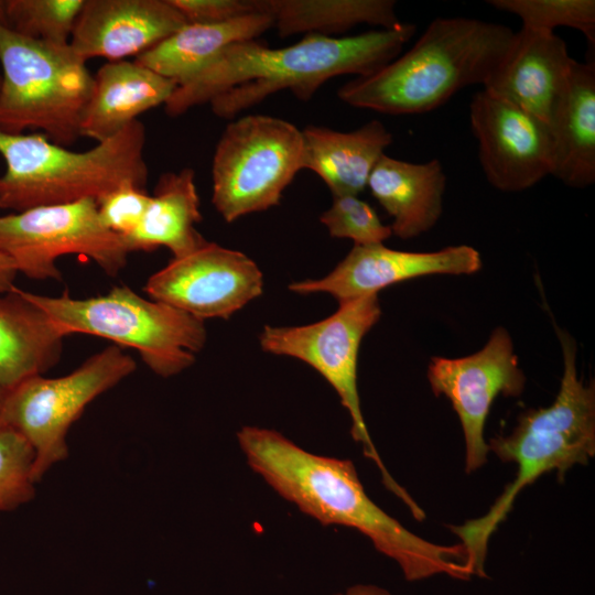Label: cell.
<instances>
[{"label": "cell", "instance_id": "6da1fadb", "mask_svg": "<svg viewBox=\"0 0 595 595\" xmlns=\"http://www.w3.org/2000/svg\"><path fill=\"white\" fill-rule=\"evenodd\" d=\"M237 439L250 468L280 496L324 526L358 530L399 564L408 581L473 576L461 543L440 545L409 531L368 497L351 461L313 454L263 428L244 426Z\"/></svg>", "mask_w": 595, "mask_h": 595}, {"label": "cell", "instance_id": "7a4b0ae2", "mask_svg": "<svg viewBox=\"0 0 595 595\" xmlns=\"http://www.w3.org/2000/svg\"><path fill=\"white\" fill-rule=\"evenodd\" d=\"M416 26L400 23L354 36L305 34L290 46L272 48L257 40L228 46L210 65L177 86L164 110L170 117L209 104L219 118H234L281 90L310 100L328 79L366 77L398 57Z\"/></svg>", "mask_w": 595, "mask_h": 595}, {"label": "cell", "instance_id": "3957f363", "mask_svg": "<svg viewBox=\"0 0 595 595\" xmlns=\"http://www.w3.org/2000/svg\"><path fill=\"white\" fill-rule=\"evenodd\" d=\"M555 326V325H554ZM563 353V376L554 401L530 409L518 418L508 435L490 439L500 461L517 464L515 478L482 517L451 526L464 547L472 574L485 577L488 541L511 511L518 495L540 476L556 472L560 480L575 465H587L595 455V386L584 385L576 370V346L555 326Z\"/></svg>", "mask_w": 595, "mask_h": 595}, {"label": "cell", "instance_id": "277c9868", "mask_svg": "<svg viewBox=\"0 0 595 595\" xmlns=\"http://www.w3.org/2000/svg\"><path fill=\"white\" fill-rule=\"evenodd\" d=\"M513 34L495 22L437 18L403 55L347 82L337 95L353 107L387 115L432 111L465 87L484 86Z\"/></svg>", "mask_w": 595, "mask_h": 595}, {"label": "cell", "instance_id": "5b68a950", "mask_svg": "<svg viewBox=\"0 0 595 595\" xmlns=\"http://www.w3.org/2000/svg\"><path fill=\"white\" fill-rule=\"evenodd\" d=\"M145 141V127L139 120L82 152L55 144L42 133L0 131V155L6 163L0 209L20 213L97 199L126 183L147 188Z\"/></svg>", "mask_w": 595, "mask_h": 595}, {"label": "cell", "instance_id": "8992f818", "mask_svg": "<svg viewBox=\"0 0 595 595\" xmlns=\"http://www.w3.org/2000/svg\"><path fill=\"white\" fill-rule=\"evenodd\" d=\"M0 131L40 130L68 147L80 136L94 77L69 44L20 35L0 23Z\"/></svg>", "mask_w": 595, "mask_h": 595}, {"label": "cell", "instance_id": "52a82bcc", "mask_svg": "<svg viewBox=\"0 0 595 595\" xmlns=\"http://www.w3.org/2000/svg\"><path fill=\"white\" fill-rule=\"evenodd\" d=\"M65 335L88 334L137 350L158 376L167 378L195 363L206 344L204 322L169 304L148 300L127 285L74 299L66 291L47 296L24 291Z\"/></svg>", "mask_w": 595, "mask_h": 595}, {"label": "cell", "instance_id": "ba28073f", "mask_svg": "<svg viewBox=\"0 0 595 595\" xmlns=\"http://www.w3.org/2000/svg\"><path fill=\"white\" fill-rule=\"evenodd\" d=\"M326 318L300 326L266 325L259 335L263 351L289 356L310 365L334 388L351 419L350 433L365 456L378 467L383 485L422 521L424 510L390 475L369 435L357 389V360L365 335L381 316L378 293L338 302Z\"/></svg>", "mask_w": 595, "mask_h": 595}, {"label": "cell", "instance_id": "9c48e42d", "mask_svg": "<svg viewBox=\"0 0 595 595\" xmlns=\"http://www.w3.org/2000/svg\"><path fill=\"white\" fill-rule=\"evenodd\" d=\"M302 162V131L293 123L262 115L230 120L213 156L215 209L232 223L279 205Z\"/></svg>", "mask_w": 595, "mask_h": 595}, {"label": "cell", "instance_id": "30bf717a", "mask_svg": "<svg viewBox=\"0 0 595 595\" xmlns=\"http://www.w3.org/2000/svg\"><path fill=\"white\" fill-rule=\"evenodd\" d=\"M136 368L134 359L112 344L65 376H36L11 393L0 408V420L32 447L36 484L52 466L67 458V433L85 408Z\"/></svg>", "mask_w": 595, "mask_h": 595}, {"label": "cell", "instance_id": "8fae6325", "mask_svg": "<svg viewBox=\"0 0 595 595\" xmlns=\"http://www.w3.org/2000/svg\"><path fill=\"white\" fill-rule=\"evenodd\" d=\"M0 253L29 279L62 281L55 263L62 256H85L113 277L131 250L123 237L101 224L96 199L88 198L0 216Z\"/></svg>", "mask_w": 595, "mask_h": 595}, {"label": "cell", "instance_id": "7c38bea8", "mask_svg": "<svg viewBox=\"0 0 595 595\" xmlns=\"http://www.w3.org/2000/svg\"><path fill=\"white\" fill-rule=\"evenodd\" d=\"M428 379L433 393L446 397L459 419L465 472L479 469L489 452L484 431L491 404L500 394L519 397L526 385L509 333L497 327L480 350L466 357H432Z\"/></svg>", "mask_w": 595, "mask_h": 595}, {"label": "cell", "instance_id": "4fadbf2b", "mask_svg": "<svg viewBox=\"0 0 595 595\" xmlns=\"http://www.w3.org/2000/svg\"><path fill=\"white\" fill-rule=\"evenodd\" d=\"M152 299L195 318H228L263 292V275L247 255L206 241L195 251L172 258L147 281Z\"/></svg>", "mask_w": 595, "mask_h": 595}, {"label": "cell", "instance_id": "5bb4252c", "mask_svg": "<svg viewBox=\"0 0 595 595\" xmlns=\"http://www.w3.org/2000/svg\"><path fill=\"white\" fill-rule=\"evenodd\" d=\"M472 131L487 181L501 192H521L552 173L553 149L547 122L488 93L469 105Z\"/></svg>", "mask_w": 595, "mask_h": 595}, {"label": "cell", "instance_id": "9a60e30c", "mask_svg": "<svg viewBox=\"0 0 595 595\" xmlns=\"http://www.w3.org/2000/svg\"><path fill=\"white\" fill-rule=\"evenodd\" d=\"M482 266L479 252L467 245L431 252L401 251L383 244L354 246L328 274L293 282L289 290L299 294L327 293L342 302L423 275L472 274Z\"/></svg>", "mask_w": 595, "mask_h": 595}, {"label": "cell", "instance_id": "2e32d148", "mask_svg": "<svg viewBox=\"0 0 595 595\" xmlns=\"http://www.w3.org/2000/svg\"><path fill=\"white\" fill-rule=\"evenodd\" d=\"M186 24L170 0H85L69 45L82 60L137 58Z\"/></svg>", "mask_w": 595, "mask_h": 595}, {"label": "cell", "instance_id": "e0dca14e", "mask_svg": "<svg viewBox=\"0 0 595 595\" xmlns=\"http://www.w3.org/2000/svg\"><path fill=\"white\" fill-rule=\"evenodd\" d=\"M573 61L554 32L522 26L484 89L547 122Z\"/></svg>", "mask_w": 595, "mask_h": 595}, {"label": "cell", "instance_id": "ac0fdd59", "mask_svg": "<svg viewBox=\"0 0 595 595\" xmlns=\"http://www.w3.org/2000/svg\"><path fill=\"white\" fill-rule=\"evenodd\" d=\"M547 125L553 149L551 175L574 188L595 182V64L573 61Z\"/></svg>", "mask_w": 595, "mask_h": 595}, {"label": "cell", "instance_id": "d6986e66", "mask_svg": "<svg viewBox=\"0 0 595 595\" xmlns=\"http://www.w3.org/2000/svg\"><path fill=\"white\" fill-rule=\"evenodd\" d=\"M93 77L80 136L97 143L118 134L141 113L164 105L177 88L176 82L128 60L107 62Z\"/></svg>", "mask_w": 595, "mask_h": 595}, {"label": "cell", "instance_id": "ffe728a7", "mask_svg": "<svg viewBox=\"0 0 595 595\" xmlns=\"http://www.w3.org/2000/svg\"><path fill=\"white\" fill-rule=\"evenodd\" d=\"M65 337L23 290L0 294V408L23 382L60 361Z\"/></svg>", "mask_w": 595, "mask_h": 595}, {"label": "cell", "instance_id": "44dd1931", "mask_svg": "<svg viewBox=\"0 0 595 595\" xmlns=\"http://www.w3.org/2000/svg\"><path fill=\"white\" fill-rule=\"evenodd\" d=\"M446 176L442 163H412L386 153L372 169L367 187L392 218V235L410 239L429 231L443 212Z\"/></svg>", "mask_w": 595, "mask_h": 595}, {"label": "cell", "instance_id": "7402d4cb", "mask_svg": "<svg viewBox=\"0 0 595 595\" xmlns=\"http://www.w3.org/2000/svg\"><path fill=\"white\" fill-rule=\"evenodd\" d=\"M302 131V169L317 174L333 195H359L393 137L379 120L340 132L307 126Z\"/></svg>", "mask_w": 595, "mask_h": 595}, {"label": "cell", "instance_id": "603a6c76", "mask_svg": "<svg viewBox=\"0 0 595 595\" xmlns=\"http://www.w3.org/2000/svg\"><path fill=\"white\" fill-rule=\"evenodd\" d=\"M272 26V15L263 11L216 24L186 23L133 61L180 86L210 65L228 46L256 40Z\"/></svg>", "mask_w": 595, "mask_h": 595}, {"label": "cell", "instance_id": "cb8c5ba5", "mask_svg": "<svg viewBox=\"0 0 595 595\" xmlns=\"http://www.w3.org/2000/svg\"><path fill=\"white\" fill-rule=\"evenodd\" d=\"M194 178L190 167L161 174L141 223L126 238L131 252L165 247L181 258L207 241L195 227L202 214Z\"/></svg>", "mask_w": 595, "mask_h": 595}, {"label": "cell", "instance_id": "d4e9b609", "mask_svg": "<svg viewBox=\"0 0 595 595\" xmlns=\"http://www.w3.org/2000/svg\"><path fill=\"white\" fill-rule=\"evenodd\" d=\"M257 4L272 15L280 36H332L359 24L392 29L401 23L393 0H257Z\"/></svg>", "mask_w": 595, "mask_h": 595}, {"label": "cell", "instance_id": "484cf974", "mask_svg": "<svg viewBox=\"0 0 595 595\" xmlns=\"http://www.w3.org/2000/svg\"><path fill=\"white\" fill-rule=\"evenodd\" d=\"M85 0H0V23L33 40L69 44Z\"/></svg>", "mask_w": 595, "mask_h": 595}, {"label": "cell", "instance_id": "4316f807", "mask_svg": "<svg viewBox=\"0 0 595 595\" xmlns=\"http://www.w3.org/2000/svg\"><path fill=\"white\" fill-rule=\"evenodd\" d=\"M487 3L517 15L527 29L544 32H554L559 26L576 29L584 34L588 46L594 50V0H489Z\"/></svg>", "mask_w": 595, "mask_h": 595}, {"label": "cell", "instance_id": "83f0119b", "mask_svg": "<svg viewBox=\"0 0 595 595\" xmlns=\"http://www.w3.org/2000/svg\"><path fill=\"white\" fill-rule=\"evenodd\" d=\"M33 465L30 444L0 420V512L15 510L34 498Z\"/></svg>", "mask_w": 595, "mask_h": 595}, {"label": "cell", "instance_id": "f1b7e54d", "mask_svg": "<svg viewBox=\"0 0 595 595\" xmlns=\"http://www.w3.org/2000/svg\"><path fill=\"white\" fill-rule=\"evenodd\" d=\"M331 207L321 223L335 238H348L354 246L383 244L391 235L390 226L381 223L375 209L358 195H333Z\"/></svg>", "mask_w": 595, "mask_h": 595}, {"label": "cell", "instance_id": "f546056e", "mask_svg": "<svg viewBox=\"0 0 595 595\" xmlns=\"http://www.w3.org/2000/svg\"><path fill=\"white\" fill-rule=\"evenodd\" d=\"M150 199L147 188L122 184L96 199L99 219L108 230L126 239L141 223Z\"/></svg>", "mask_w": 595, "mask_h": 595}, {"label": "cell", "instance_id": "4dcf8cb0", "mask_svg": "<svg viewBox=\"0 0 595 595\" xmlns=\"http://www.w3.org/2000/svg\"><path fill=\"white\" fill-rule=\"evenodd\" d=\"M186 23L216 24L260 11L257 0H170Z\"/></svg>", "mask_w": 595, "mask_h": 595}, {"label": "cell", "instance_id": "1f68e13d", "mask_svg": "<svg viewBox=\"0 0 595 595\" xmlns=\"http://www.w3.org/2000/svg\"><path fill=\"white\" fill-rule=\"evenodd\" d=\"M18 273L13 261L0 253V294L9 292L15 286L14 281Z\"/></svg>", "mask_w": 595, "mask_h": 595}, {"label": "cell", "instance_id": "d6a6232c", "mask_svg": "<svg viewBox=\"0 0 595 595\" xmlns=\"http://www.w3.org/2000/svg\"><path fill=\"white\" fill-rule=\"evenodd\" d=\"M336 595H392L387 589L375 585H356L348 588L345 593Z\"/></svg>", "mask_w": 595, "mask_h": 595}, {"label": "cell", "instance_id": "836d02e7", "mask_svg": "<svg viewBox=\"0 0 595 595\" xmlns=\"http://www.w3.org/2000/svg\"><path fill=\"white\" fill-rule=\"evenodd\" d=\"M0 85H1V73H0Z\"/></svg>", "mask_w": 595, "mask_h": 595}]
</instances>
